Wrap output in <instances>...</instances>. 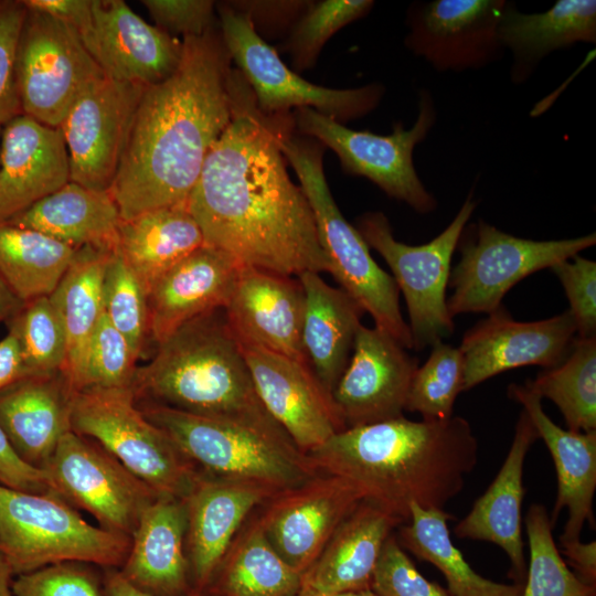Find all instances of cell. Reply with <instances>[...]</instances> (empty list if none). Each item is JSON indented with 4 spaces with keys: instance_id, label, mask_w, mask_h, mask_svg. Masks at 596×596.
Returning a JSON list of instances; mask_svg holds the SVG:
<instances>
[{
    "instance_id": "obj_1",
    "label": "cell",
    "mask_w": 596,
    "mask_h": 596,
    "mask_svg": "<svg viewBox=\"0 0 596 596\" xmlns=\"http://www.w3.org/2000/svg\"><path fill=\"white\" fill-rule=\"evenodd\" d=\"M230 88V124L187 200L205 245L287 276L330 273L310 203L290 179L279 146L294 120L263 114L238 71L232 70Z\"/></svg>"
},
{
    "instance_id": "obj_2",
    "label": "cell",
    "mask_w": 596,
    "mask_h": 596,
    "mask_svg": "<svg viewBox=\"0 0 596 596\" xmlns=\"http://www.w3.org/2000/svg\"><path fill=\"white\" fill-rule=\"evenodd\" d=\"M230 62L213 28L184 38L175 71L142 89L109 190L123 221L187 202L231 120Z\"/></svg>"
},
{
    "instance_id": "obj_3",
    "label": "cell",
    "mask_w": 596,
    "mask_h": 596,
    "mask_svg": "<svg viewBox=\"0 0 596 596\" xmlns=\"http://www.w3.org/2000/svg\"><path fill=\"white\" fill-rule=\"evenodd\" d=\"M467 419L411 421L404 416L336 433L307 454L318 472L343 478L363 499L403 523L411 504L444 510L478 462Z\"/></svg>"
},
{
    "instance_id": "obj_4",
    "label": "cell",
    "mask_w": 596,
    "mask_h": 596,
    "mask_svg": "<svg viewBox=\"0 0 596 596\" xmlns=\"http://www.w3.org/2000/svg\"><path fill=\"white\" fill-rule=\"evenodd\" d=\"M131 389L139 403L285 432L256 394L224 308L193 318L159 343Z\"/></svg>"
},
{
    "instance_id": "obj_5",
    "label": "cell",
    "mask_w": 596,
    "mask_h": 596,
    "mask_svg": "<svg viewBox=\"0 0 596 596\" xmlns=\"http://www.w3.org/2000/svg\"><path fill=\"white\" fill-rule=\"evenodd\" d=\"M138 407L204 473L258 483L276 493L319 473L283 430L153 403Z\"/></svg>"
},
{
    "instance_id": "obj_6",
    "label": "cell",
    "mask_w": 596,
    "mask_h": 596,
    "mask_svg": "<svg viewBox=\"0 0 596 596\" xmlns=\"http://www.w3.org/2000/svg\"><path fill=\"white\" fill-rule=\"evenodd\" d=\"M279 146L296 171L313 213L319 237L330 263V274L363 310L374 327L413 350L408 323L400 308V290L393 277L373 259L370 247L340 212L323 171V146L316 139L285 131Z\"/></svg>"
},
{
    "instance_id": "obj_7",
    "label": "cell",
    "mask_w": 596,
    "mask_h": 596,
    "mask_svg": "<svg viewBox=\"0 0 596 596\" xmlns=\"http://www.w3.org/2000/svg\"><path fill=\"white\" fill-rule=\"evenodd\" d=\"M130 544V538L86 522L53 492L0 485V554L15 576L63 562L120 568Z\"/></svg>"
},
{
    "instance_id": "obj_8",
    "label": "cell",
    "mask_w": 596,
    "mask_h": 596,
    "mask_svg": "<svg viewBox=\"0 0 596 596\" xmlns=\"http://www.w3.org/2000/svg\"><path fill=\"white\" fill-rule=\"evenodd\" d=\"M71 428L97 441L159 496L185 499L202 473L142 414L131 387L74 392Z\"/></svg>"
},
{
    "instance_id": "obj_9",
    "label": "cell",
    "mask_w": 596,
    "mask_h": 596,
    "mask_svg": "<svg viewBox=\"0 0 596 596\" xmlns=\"http://www.w3.org/2000/svg\"><path fill=\"white\" fill-rule=\"evenodd\" d=\"M477 205L471 190L447 227L422 245L397 241L382 212H366L356 219L355 228L368 246L386 262L405 298L413 350L432 347L454 332V318L448 312L446 297L450 264L460 235Z\"/></svg>"
},
{
    "instance_id": "obj_10",
    "label": "cell",
    "mask_w": 596,
    "mask_h": 596,
    "mask_svg": "<svg viewBox=\"0 0 596 596\" xmlns=\"http://www.w3.org/2000/svg\"><path fill=\"white\" fill-rule=\"evenodd\" d=\"M437 121L433 94L422 89L418 114L411 128L395 123L390 135L354 130L311 108L297 109L294 123L299 132L333 150L345 173L364 177L386 195L406 203L421 214L436 210L437 200L415 169L413 152Z\"/></svg>"
},
{
    "instance_id": "obj_11",
    "label": "cell",
    "mask_w": 596,
    "mask_h": 596,
    "mask_svg": "<svg viewBox=\"0 0 596 596\" xmlns=\"http://www.w3.org/2000/svg\"><path fill=\"white\" fill-rule=\"evenodd\" d=\"M596 244V234L533 241L500 231L480 219L465 226L457 248L458 264L450 270L449 315L486 312L502 306L505 294L529 275L551 268Z\"/></svg>"
},
{
    "instance_id": "obj_12",
    "label": "cell",
    "mask_w": 596,
    "mask_h": 596,
    "mask_svg": "<svg viewBox=\"0 0 596 596\" xmlns=\"http://www.w3.org/2000/svg\"><path fill=\"white\" fill-rule=\"evenodd\" d=\"M220 32L227 53L248 84L265 115L311 108L341 124L362 118L381 103L385 88L379 83L336 89L312 84L291 71L255 29L251 14L230 4L217 7Z\"/></svg>"
},
{
    "instance_id": "obj_13",
    "label": "cell",
    "mask_w": 596,
    "mask_h": 596,
    "mask_svg": "<svg viewBox=\"0 0 596 596\" xmlns=\"http://www.w3.org/2000/svg\"><path fill=\"white\" fill-rule=\"evenodd\" d=\"M103 75L72 26L49 13L28 9L15 56L22 114L60 127L83 89Z\"/></svg>"
},
{
    "instance_id": "obj_14",
    "label": "cell",
    "mask_w": 596,
    "mask_h": 596,
    "mask_svg": "<svg viewBox=\"0 0 596 596\" xmlns=\"http://www.w3.org/2000/svg\"><path fill=\"white\" fill-rule=\"evenodd\" d=\"M52 492L89 512L104 530L132 536L160 497L97 441L67 432L44 467Z\"/></svg>"
},
{
    "instance_id": "obj_15",
    "label": "cell",
    "mask_w": 596,
    "mask_h": 596,
    "mask_svg": "<svg viewBox=\"0 0 596 596\" xmlns=\"http://www.w3.org/2000/svg\"><path fill=\"white\" fill-rule=\"evenodd\" d=\"M507 0L415 1L406 11V49L437 72L478 71L501 61L499 23Z\"/></svg>"
},
{
    "instance_id": "obj_16",
    "label": "cell",
    "mask_w": 596,
    "mask_h": 596,
    "mask_svg": "<svg viewBox=\"0 0 596 596\" xmlns=\"http://www.w3.org/2000/svg\"><path fill=\"white\" fill-rule=\"evenodd\" d=\"M143 88L103 75L83 89L60 125L71 181L92 190H110Z\"/></svg>"
},
{
    "instance_id": "obj_17",
    "label": "cell",
    "mask_w": 596,
    "mask_h": 596,
    "mask_svg": "<svg viewBox=\"0 0 596 596\" xmlns=\"http://www.w3.org/2000/svg\"><path fill=\"white\" fill-rule=\"evenodd\" d=\"M362 500L348 480L319 472L273 496L257 518L275 551L304 574Z\"/></svg>"
},
{
    "instance_id": "obj_18",
    "label": "cell",
    "mask_w": 596,
    "mask_h": 596,
    "mask_svg": "<svg viewBox=\"0 0 596 596\" xmlns=\"http://www.w3.org/2000/svg\"><path fill=\"white\" fill-rule=\"evenodd\" d=\"M418 360L392 336L363 324L331 398L345 428L398 418Z\"/></svg>"
},
{
    "instance_id": "obj_19",
    "label": "cell",
    "mask_w": 596,
    "mask_h": 596,
    "mask_svg": "<svg viewBox=\"0 0 596 596\" xmlns=\"http://www.w3.org/2000/svg\"><path fill=\"white\" fill-rule=\"evenodd\" d=\"M577 337L570 310L538 321H517L503 307L466 331L459 347L464 360L462 391L508 370L558 364Z\"/></svg>"
},
{
    "instance_id": "obj_20",
    "label": "cell",
    "mask_w": 596,
    "mask_h": 596,
    "mask_svg": "<svg viewBox=\"0 0 596 596\" xmlns=\"http://www.w3.org/2000/svg\"><path fill=\"white\" fill-rule=\"evenodd\" d=\"M256 394L267 413L304 454L345 429L311 368L256 347H242Z\"/></svg>"
},
{
    "instance_id": "obj_21",
    "label": "cell",
    "mask_w": 596,
    "mask_h": 596,
    "mask_svg": "<svg viewBox=\"0 0 596 596\" xmlns=\"http://www.w3.org/2000/svg\"><path fill=\"white\" fill-rule=\"evenodd\" d=\"M224 311L242 347L309 365L302 347L305 291L298 277L242 265Z\"/></svg>"
},
{
    "instance_id": "obj_22",
    "label": "cell",
    "mask_w": 596,
    "mask_h": 596,
    "mask_svg": "<svg viewBox=\"0 0 596 596\" xmlns=\"http://www.w3.org/2000/svg\"><path fill=\"white\" fill-rule=\"evenodd\" d=\"M92 11L84 45L106 76L147 87L175 71L182 41L147 23L123 0H93Z\"/></svg>"
},
{
    "instance_id": "obj_23",
    "label": "cell",
    "mask_w": 596,
    "mask_h": 596,
    "mask_svg": "<svg viewBox=\"0 0 596 596\" xmlns=\"http://www.w3.org/2000/svg\"><path fill=\"white\" fill-rule=\"evenodd\" d=\"M276 492L202 472L187 504L185 552L194 589L206 593L247 517Z\"/></svg>"
},
{
    "instance_id": "obj_24",
    "label": "cell",
    "mask_w": 596,
    "mask_h": 596,
    "mask_svg": "<svg viewBox=\"0 0 596 596\" xmlns=\"http://www.w3.org/2000/svg\"><path fill=\"white\" fill-rule=\"evenodd\" d=\"M70 181V158L60 127L44 125L24 114L2 125L0 223Z\"/></svg>"
},
{
    "instance_id": "obj_25",
    "label": "cell",
    "mask_w": 596,
    "mask_h": 596,
    "mask_svg": "<svg viewBox=\"0 0 596 596\" xmlns=\"http://www.w3.org/2000/svg\"><path fill=\"white\" fill-rule=\"evenodd\" d=\"M241 266L228 253L203 245L160 276L148 292L155 348L185 322L224 308Z\"/></svg>"
},
{
    "instance_id": "obj_26",
    "label": "cell",
    "mask_w": 596,
    "mask_h": 596,
    "mask_svg": "<svg viewBox=\"0 0 596 596\" xmlns=\"http://www.w3.org/2000/svg\"><path fill=\"white\" fill-rule=\"evenodd\" d=\"M508 395L522 405L552 456L557 492L551 524L555 525L561 511L566 508L568 519L560 536L561 544L578 541L586 522L595 526L596 430L584 433L561 428L543 411L542 400L525 384H510Z\"/></svg>"
},
{
    "instance_id": "obj_27",
    "label": "cell",
    "mask_w": 596,
    "mask_h": 596,
    "mask_svg": "<svg viewBox=\"0 0 596 596\" xmlns=\"http://www.w3.org/2000/svg\"><path fill=\"white\" fill-rule=\"evenodd\" d=\"M539 438L522 409L508 455L485 493L454 528L460 539L487 541L498 545L510 561L508 577L523 584L526 575L522 540L523 468L528 451Z\"/></svg>"
},
{
    "instance_id": "obj_28",
    "label": "cell",
    "mask_w": 596,
    "mask_h": 596,
    "mask_svg": "<svg viewBox=\"0 0 596 596\" xmlns=\"http://www.w3.org/2000/svg\"><path fill=\"white\" fill-rule=\"evenodd\" d=\"M74 392L63 372L25 376L0 391V428L22 461L44 469L72 430Z\"/></svg>"
},
{
    "instance_id": "obj_29",
    "label": "cell",
    "mask_w": 596,
    "mask_h": 596,
    "mask_svg": "<svg viewBox=\"0 0 596 596\" xmlns=\"http://www.w3.org/2000/svg\"><path fill=\"white\" fill-rule=\"evenodd\" d=\"M184 499L160 496L141 514L119 568L134 586L155 596H184L194 588L185 552Z\"/></svg>"
},
{
    "instance_id": "obj_30",
    "label": "cell",
    "mask_w": 596,
    "mask_h": 596,
    "mask_svg": "<svg viewBox=\"0 0 596 596\" xmlns=\"http://www.w3.org/2000/svg\"><path fill=\"white\" fill-rule=\"evenodd\" d=\"M402 524L404 523L401 519L394 514L362 500L302 574L300 592L371 589L373 573L384 543Z\"/></svg>"
},
{
    "instance_id": "obj_31",
    "label": "cell",
    "mask_w": 596,
    "mask_h": 596,
    "mask_svg": "<svg viewBox=\"0 0 596 596\" xmlns=\"http://www.w3.org/2000/svg\"><path fill=\"white\" fill-rule=\"evenodd\" d=\"M498 32L512 55L510 79L522 85L551 53L596 43V1L557 0L546 11L524 13L507 0Z\"/></svg>"
},
{
    "instance_id": "obj_32",
    "label": "cell",
    "mask_w": 596,
    "mask_h": 596,
    "mask_svg": "<svg viewBox=\"0 0 596 596\" xmlns=\"http://www.w3.org/2000/svg\"><path fill=\"white\" fill-rule=\"evenodd\" d=\"M305 291L302 347L309 366L331 395L345 370L364 310L318 273L297 276Z\"/></svg>"
},
{
    "instance_id": "obj_33",
    "label": "cell",
    "mask_w": 596,
    "mask_h": 596,
    "mask_svg": "<svg viewBox=\"0 0 596 596\" xmlns=\"http://www.w3.org/2000/svg\"><path fill=\"white\" fill-rule=\"evenodd\" d=\"M121 221L109 191L70 181L6 223L38 231L75 248L116 251Z\"/></svg>"
},
{
    "instance_id": "obj_34",
    "label": "cell",
    "mask_w": 596,
    "mask_h": 596,
    "mask_svg": "<svg viewBox=\"0 0 596 596\" xmlns=\"http://www.w3.org/2000/svg\"><path fill=\"white\" fill-rule=\"evenodd\" d=\"M203 245L202 231L185 202L121 221L117 251L148 295L160 276Z\"/></svg>"
},
{
    "instance_id": "obj_35",
    "label": "cell",
    "mask_w": 596,
    "mask_h": 596,
    "mask_svg": "<svg viewBox=\"0 0 596 596\" xmlns=\"http://www.w3.org/2000/svg\"><path fill=\"white\" fill-rule=\"evenodd\" d=\"M113 252L91 246L78 248L49 296L64 324L67 355L62 372L73 391L78 387L91 339L104 313L103 280Z\"/></svg>"
},
{
    "instance_id": "obj_36",
    "label": "cell",
    "mask_w": 596,
    "mask_h": 596,
    "mask_svg": "<svg viewBox=\"0 0 596 596\" xmlns=\"http://www.w3.org/2000/svg\"><path fill=\"white\" fill-rule=\"evenodd\" d=\"M301 587L302 574L275 551L255 517L236 535L205 595L297 596Z\"/></svg>"
},
{
    "instance_id": "obj_37",
    "label": "cell",
    "mask_w": 596,
    "mask_h": 596,
    "mask_svg": "<svg viewBox=\"0 0 596 596\" xmlns=\"http://www.w3.org/2000/svg\"><path fill=\"white\" fill-rule=\"evenodd\" d=\"M407 523L400 525L396 539L404 551L437 567L451 596H521L523 584L499 583L477 573L454 545L445 510L411 504Z\"/></svg>"
},
{
    "instance_id": "obj_38",
    "label": "cell",
    "mask_w": 596,
    "mask_h": 596,
    "mask_svg": "<svg viewBox=\"0 0 596 596\" xmlns=\"http://www.w3.org/2000/svg\"><path fill=\"white\" fill-rule=\"evenodd\" d=\"M77 251L38 231L0 223V277L23 302L50 296Z\"/></svg>"
},
{
    "instance_id": "obj_39",
    "label": "cell",
    "mask_w": 596,
    "mask_h": 596,
    "mask_svg": "<svg viewBox=\"0 0 596 596\" xmlns=\"http://www.w3.org/2000/svg\"><path fill=\"white\" fill-rule=\"evenodd\" d=\"M524 384L558 407L570 430H596V337H576L558 364Z\"/></svg>"
},
{
    "instance_id": "obj_40",
    "label": "cell",
    "mask_w": 596,
    "mask_h": 596,
    "mask_svg": "<svg viewBox=\"0 0 596 596\" xmlns=\"http://www.w3.org/2000/svg\"><path fill=\"white\" fill-rule=\"evenodd\" d=\"M524 522L530 563L521 596H596V586L582 581L563 560L545 507L533 503Z\"/></svg>"
},
{
    "instance_id": "obj_41",
    "label": "cell",
    "mask_w": 596,
    "mask_h": 596,
    "mask_svg": "<svg viewBox=\"0 0 596 596\" xmlns=\"http://www.w3.org/2000/svg\"><path fill=\"white\" fill-rule=\"evenodd\" d=\"M8 323L19 338L25 376L62 372L67 355L66 333L49 296L24 302Z\"/></svg>"
},
{
    "instance_id": "obj_42",
    "label": "cell",
    "mask_w": 596,
    "mask_h": 596,
    "mask_svg": "<svg viewBox=\"0 0 596 596\" xmlns=\"http://www.w3.org/2000/svg\"><path fill=\"white\" fill-rule=\"evenodd\" d=\"M462 384L460 349L436 342L426 362L413 375L405 411L418 413L425 421L448 419L454 416V404L462 392Z\"/></svg>"
},
{
    "instance_id": "obj_43",
    "label": "cell",
    "mask_w": 596,
    "mask_h": 596,
    "mask_svg": "<svg viewBox=\"0 0 596 596\" xmlns=\"http://www.w3.org/2000/svg\"><path fill=\"white\" fill-rule=\"evenodd\" d=\"M104 313L140 355L150 339L148 295L138 277L114 251L106 263L103 280Z\"/></svg>"
},
{
    "instance_id": "obj_44",
    "label": "cell",
    "mask_w": 596,
    "mask_h": 596,
    "mask_svg": "<svg viewBox=\"0 0 596 596\" xmlns=\"http://www.w3.org/2000/svg\"><path fill=\"white\" fill-rule=\"evenodd\" d=\"M373 6L371 0H326L312 4L287 42L295 70L311 67L326 42L343 26L365 17Z\"/></svg>"
},
{
    "instance_id": "obj_45",
    "label": "cell",
    "mask_w": 596,
    "mask_h": 596,
    "mask_svg": "<svg viewBox=\"0 0 596 596\" xmlns=\"http://www.w3.org/2000/svg\"><path fill=\"white\" fill-rule=\"evenodd\" d=\"M138 359L128 340L103 313L91 339L76 391L88 387H131Z\"/></svg>"
},
{
    "instance_id": "obj_46",
    "label": "cell",
    "mask_w": 596,
    "mask_h": 596,
    "mask_svg": "<svg viewBox=\"0 0 596 596\" xmlns=\"http://www.w3.org/2000/svg\"><path fill=\"white\" fill-rule=\"evenodd\" d=\"M370 588L377 596H451L421 574L394 533L384 543Z\"/></svg>"
},
{
    "instance_id": "obj_47",
    "label": "cell",
    "mask_w": 596,
    "mask_h": 596,
    "mask_svg": "<svg viewBox=\"0 0 596 596\" xmlns=\"http://www.w3.org/2000/svg\"><path fill=\"white\" fill-rule=\"evenodd\" d=\"M15 596H100L99 581L86 563L63 562L14 577Z\"/></svg>"
},
{
    "instance_id": "obj_48",
    "label": "cell",
    "mask_w": 596,
    "mask_h": 596,
    "mask_svg": "<svg viewBox=\"0 0 596 596\" xmlns=\"http://www.w3.org/2000/svg\"><path fill=\"white\" fill-rule=\"evenodd\" d=\"M550 269L564 288L577 337H596V263L578 254Z\"/></svg>"
},
{
    "instance_id": "obj_49",
    "label": "cell",
    "mask_w": 596,
    "mask_h": 596,
    "mask_svg": "<svg viewBox=\"0 0 596 596\" xmlns=\"http://www.w3.org/2000/svg\"><path fill=\"white\" fill-rule=\"evenodd\" d=\"M26 11L23 0H0L1 125L22 114L15 82V56Z\"/></svg>"
},
{
    "instance_id": "obj_50",
    "label": "cell",
    "mask_w": 596,
    "mask_h": 596,
    "mask_svg": "<svg viewBox=\"0 0 596 596\" xmlns=\"http://www.w3.org/2000/svg\"><path fill=\"white\" fill-rule=\"evenodd\" d=\"M156 26L174 36H202L213 29L214 2L210 0H142Z\"/></svg>"
},
{
    "instance_id": "obj_51",
    "label": "cell",
    "mask_w": 596,
    "mask_h": 596,
    "mask_svg": "<svg viewBox=\"0 0 596 596\" xmlns=\"http://www.w3.org/2000/svg\"><path fill=\"white\" fill-rule=\"evenodd\" d=\"M0 485L32 493L52 492L44 470L22 461L0 428Z\"/></svg>"
},
{
    "instance_id": "obj_52",
    "label": "cell",
    "mask_w": 596,
    "mask_h": 596,
    "mask_svg": "<svg viewBox=\"0 0 596 596\" xmlns=\"http://www.w3.org/2000/svg\"><path fill=\"white\" fill-rule=\"evenodd\" d=\"M28 9L49 13L72 26L84 43L93 25V0H23Z\"/></svg>"
},
{
    "instance_id": "obj_53",
    "label": "cell",
    "mask_w": 596,
    "mask_h": 596,
    "mask_svg": "<svg viewBox=\"0 0 596 596\" xmlns=\"http://www.w3.org/2000/svg\"><path fill=\"white\" fill-rule=\"evenodd\" d=\"M25 377L21 345L15 331L9 327L0 340V391Z\"/></svg>"
},
{
    "instance_id": "obj_54",
    "label": "cell",
    "mask_w": 596,
    "mask_h": 596,
    "mask_svg": "<svg viewBox=\"0 0 596 596\" xmlns=\"http://www.w3.org/2000/svg\"><path fill=\"white\" fill-rule=\"evenodd\" d=\"M562 553L574 568V573L585 583L596 586V543L581 540L562 544Z\"/></svg>"
},
{
    "instance_id": "obj_55",
    "label": "cell",
    "mask_w": 596,
    "mask_h": 596,
    "mask_svg": "<svg viewBox=\"0 0 596 596\" xmlns=\"http://www.w3.org/2000/svg\"><path fill=\"white\" fill-rule=\"evenodd\" d=\"M105 596H155L146 593L129 583L120 573L119 568H106L103 577ZM184 596H205L204 593L193 589Z\"/></svg>"
},
{
    "instance_id": "obj_56",
    "label": "cell",
    "mask_w": 596,
    "mask_h": 596,
    "mask_svg": "<svg viewBox=\"0 0 596 596\" xmlns=\"http://www.w3.org/2000/svg\"><path fill=\"white\" fill-rule=\"evenodd\" d=\"M24 302L17 297L0 277V322L9 321L22 309Z\"/></svg>"
},
{
    "instance_id": "obj_57",
    "label": "cell",
    "mask_w": 596,
    "mask_h": 596,
    "mask_svg": "<svg viewBox=\"0 0 596 596\" xmlns=\"http://www.w3.org/2000/svg\"><path fill=\"white\" fill-rule=\"evenodd\" d=\"M14 576L11 566L0 554V596H15L12 587Z\"/></svg>"
},
{
    "instance_id": "obj_58",
    "label": "cell",
    "mask_w": 596,
    "mask_h": 596,
    "mask_svg": "<svg viewBox=\"0 0 596 596\" xmlns=\"http://www.w3.org/2000/svg\"><path fill=\"white\" fill-rule=\"evenodd\" d=\"M297 596H377L371 589L345 590L334 593H307L300 592Z\"/></svg>"
},
{
    "instance_id": "obj_59",
    "label": "cell",
    "mask_w": 596,
    "mask_h": 596,
    "mask_svg": "<svg viewBox=\"0 0 596 596\" xmlns=\"http://www.w3.org/2000/svg\"><path fill=\"white\" fill-rule=\"evenodd\" d=\"M1 131H2V125L0 124V142H1Z\"/></svg>"
},
{
    "instance_id": "obj_60",
    "label": "cell",
    "mask_w": 596,
    "mask_h": 596,
    "mask_svg": "<svg viewBox=\"0 0 596 596\" xmlns=\"http://www.w3.org/2000/svg\"><path fill=\"white\" fill-rule=\"evenodd\" d=\"M209 596H211V595H209Z\"/></svg>"
}]
</instances>
